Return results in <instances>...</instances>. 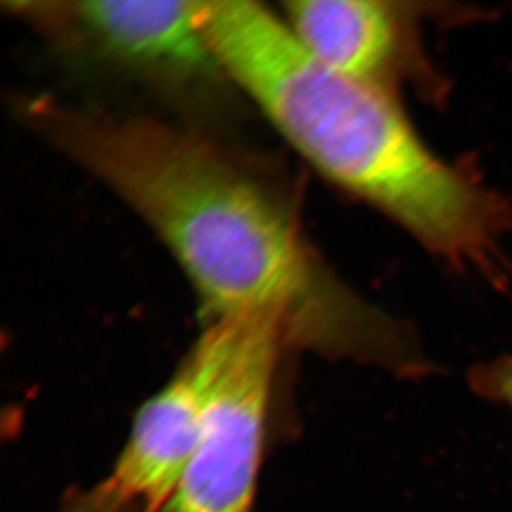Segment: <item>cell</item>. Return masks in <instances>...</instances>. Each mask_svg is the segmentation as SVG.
<instances>
[{"label":"cell","mask_w":512,"mask_h":512,"mask_svg":"<svg viewBox=\"0 0 512 512\" xmlns=\"http://www.w3.org/2000/svg\"><path fill=\"white\" fill-rule=\"evenodd\" d=\"M60 42L158 82L201 84L222 70L201 23L202 2H10Z\"/></svg>","instance_id":"277c9868"},{"label":"cell","mask_w":512,"mask_h":512,"mask_svg":"<svg viewBox=\"0 0 512 512\" xmlns=\"http://www.w3.org/2000/svg\"><path fill=\"white\" fill-rule=\"evenodd\" d=\"M285 8L289 28L323 66L386 89L384 79L402 53L397 10L369 0H295Z\"/></svg>","instance_id":"8992f818"},{"label":"cell","mask_w":512,"mask_h":512,"mask_svg":"<svg viewBox=\"0 0 512 512\" xmlns=\"http://www.w3.org/2000/svg\"><path fill=\"white\" fill-rule=\"evenodd\" d=\"M220 323H208L167 383L138 409L107 480L117 490L163 511L200 443L224 357Z\"/></svg>","instance_id":"5b68a950"},{"label":"cell","mask_w":512,"mask_h":512,"mask_svg":"<svg viewBox=\"0 0 512 512\" xmlns=\"http://www.w3.org/2000/svg\"><path fill=\"white\" fill-rule=\"evenodd\" d=\"M220 323L224 357L207 424L161 512H254L279 366L289 349L261 320Z\"/></svg>","instance_id":"3957f363"},{"label":"cell","mask_w":512,"mask_h":512,"mask_svg":"<svg viewBox=\"0 0 512 512\" xmlns=\"http://www.w3.org/2000/svg\"><path fill=\"white\" fill-rule=\"evenodd\" d=\"M26 126L89 171L147 222L190 279L205 323L254 319L289 350L386 370L404 330L330 275L268 185L187 131L23 103Z\"/></svg>","instance_id":"6da1fadb"},{"label":"cell","mask_w":512,"mask_h":512,"mask_svg":"<svg viewBox=\"0 0 512 512\" xmlns=\"http://www.w3.org/2000/svg\"><path fill=\"white\" fill-rule=\"evenodd\" d=\"M471 389L488 402L500 404L512 412V350L478 363L470 370Z\"/></svg>","instance_id":"52a82bcc"},{"label":"cell","mask_w":512,"mask_h":512,"mask_svg":"<svg viewBox=\"0 0 512 512\" xmlns=\"http://www.w3.org/2000/svg\"><path fill=\"white\" fill-rule=\"evenodd\" d=\"M201 22L224 73L320 174L447 262L494 268L500 204L426 146L387 89L323 66L259 3L205 0Z\"/></svg>","instance_id":"7a4b0ae2"},{"label":"cell","mask_w":512,"mask_h":512,"mask_svg":"<svg viewBox=\"0 0 512 512\" xmlns=\"http://www.w3.org/2000/svg\"><path fill=\"white\" fill-rule=\"evenodd\" d=\"M60 512H151L117 490L107 478L87 490L73 491Z\"/></svg>","instance_id":"ba28073f"}]
</instances>
